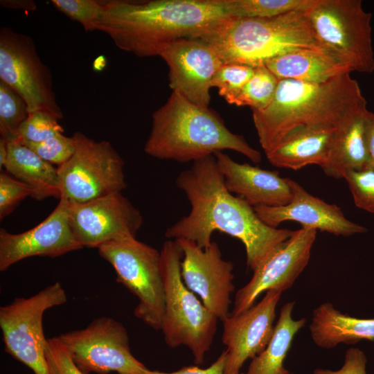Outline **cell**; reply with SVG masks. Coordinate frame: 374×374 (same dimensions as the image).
<instances>
[{
  "instance_id": "cell-1",
  "label": "cell",
  "mask_w": 374,
  "mask_h": 374,
  "mask_svg": "<svg viewBox=\"0 0 374 374\" xmlns=\"http://www.w3.org/2000/svg\"><path fill=\"white\" fill-rule=\"evenodd\" d=\"M176 184L186 194L191 208L188 215L166 229L168 238L188 240L205 249L212 242L214 231L225 233L243 243L247 267L253 271L294 233L267 225L246 200L233 195L213 155L194 161L179 174Z\"/></svg>"
},
{
  "instance_id": "cell-2",
  "label": "cell",
  "mask_w": 374,
  "mask_h": 374,
  "mask_svg": "<svg viewBox=\"0 0 374 374\" xmlns=\"http://www.w3.org/2000/svg\"><path fill=\"white\" fill-rule=\"evenodd\" d=\"M95 30L139 57L159 56L169 43L199 39L226 19L222 0L103 1Z\"/></svg>"
},
{
  "instance_id": "cell-3",
  "label": "cell",
  "mask_w": 374,
  "mask_h": 374,
  "mask_svg": "<svg viewBox=\"0 0 374 374\" xmlns=\"http://www.w3.org/2000/svg\"><path fill=\"white\" fill-rule=\"evenodd\" d=\"M367 103L357 81L345 73L322 83L279 80L275 95L264 109L252 110L265 153L287 136L306 129L337 128Z\"/></svg>"
},
{
  "instance_id": "cell-4",
  "label": "cell",
  "mask_w": 374,
  "mask_h": 374,
  "mask_svg": "<svg viewBox=\"0 0 374 374\" xmlns=\"http://www.w3.org/2000/svg\"><path fill=\"white\" fill-rule=\"evenodd\" d=\"M225 150L238 152L254 163L262 159L260 152L242 136L231 132L216 113L176 91L152 114L144 150L152 157L194 162Z\"/></svg>"
},
{
  "instance_id": "cell-5",
  "label": "cell",
  "mask_w": 374,
  "mask_h": 374,
  "mask_svg": "<svg viewBox=\"0 0 374 374\" xmlns=\"http://www.w3.org/2000/svg\"><path fill=\"white\" fill-rule=\"evenodd\" d=\"M199 39L214 48L223 64L253 67L297 49L326 51L314 33L306 9L272 17H229Z\"/></svg>"
},
{
  "instance_id": "cell-6",
  "label": "cell",
  "mask_w": 374,
  "mask_h": 374,
  "mask_svg": "<svg viewBox=\"0 0 374 374\" xmlns=\"http://www.w3.org/2000/svg\"><path fill=\"white\" fill-rule=\"evenodd\" d=\"M161 254L165 306L161 330L166 344L187 346L196 364H201L210 350L217 317L184 284L181 274L184 253L176 240L166 241Z\"/></svg>"
},
{
  "instance_id": "cell-7",
  "label": "cell",
  "mask_w": 374,
  "mask_h": 374,
  "mask_svg": "<svg viewBox=\"0 0 374 374\" xmlns=\"http://www.w3.org/2000/svg\"><path fill=\"white\" fill-rule=\"evenodd\" d=\"M306 13L326 52L351 71L374 72L372 14L361 0H314Z\"/></svg>"
},
{
  "instance_id": "cell-8",
  "label": "cell",
  "mask_w": 374,
  "mask_h": 374,
  "mask_svg": "<svg viewBox=\"0 0 374 374\" xmlns=\"http://www.w3.org/2000/svg\"><path fill=\"white\" fill-rule=\"evenodd\" d=\"M97 249L115 270L118 282L139 299L134 316L161 330L165 296L160 252L136 238L109 241Z\"/></svg>"
},
{
  "instance_id": "cell-9",
  "label": "cell",
  "mask_w": 374,
  "mask_h": 374,
  "mask_svg": "<svg viewBox=\"0 0 374 374\" xmlns=\"http://www.w3.org/2000/svg\"><path fill=\"white\" fill-rule=\"evenodd\" d=\"M72 136L75 152L57 168L61 197L71 204H82L126 188L124 161L109 141L80 132Z\"/></svg>"
},
{
  "instance_id": "cell-10",
  "label": "cell",
  "mask_w": 374,
  "mask_h": 374,
  "mask_svg": "<svg viewBox=\"0 0 374 374\" xmlns=\"http://www.w3.org/2000/svg\"><path fill=\"white\" fill-rule=\"evenodd\" d=\"M66 301L64 289L55 282L30 297H17L0 308V328L6 352L34 374H48L44 314Z\"/></svg>"
},
{
  "instance_id": "cell-11",
  "label": "cell",
  "mask_w": 374,
  "mask_h": 374,
  "mask_svg": "<svg viewBox=\"0 0 374 374\" xmlns=\"http://www.w3.org/2000/svg\"><path fill=\"white\" fill-rule=\"evenodd\" d=\"M0 80L23 98L30 114L44 111L63 118L51 71L41 60L33 38L8 26L0 28Z\"/></svg>"
},
{
  "instance_id": "cell-12",
  "label": "cell",
  "mask_w": 374,
  "mask_h": 374,
  "mask_svg": "<svg viewBox=\"0 0 374 374\" xmlns=\"http://www.w3.org/2000/svg\"><path fill=\"white\" fill-rule=\"evenodd\" d=\"M58 337L85 374H145L148 370L132 355L125 326L112 318L98 317L84 328Z\"/></svg>"
},
{
  "instance_id": "cell-13",
  "label": "cell",
  "mask_w": 374,
  "mask_h": 374,
  "mask_svg": "<svg viewBox=\"0 0 374 374\" xmlns=\"http://www.w3.org/2000/svg\"><path fill=\"white\" fill-rule=\"evenodd\" d=\"M69 213L73 232L83 247L98 248L109 241L136 238L143 223L140 211L121 192L70 204Z\"/></svg>"
},
{
  "instance_id": "cell-14",
  "label": "cell",
  "mask_w": 374,
  "mask_h": 374,
  "mask_svg": "<svg viewBox=\"0 0 374 374\" xmlns=\"http://www.w3.org/2000/svg\"><path fill=\"white\" fill-rule=\"evenodd\" d=\"M317 229L301 227L278 246L253 271L252 278L239 289L235 296L233 312L236 315L253 305L264 292H280L289 289L307 266Z\"/></svg>"
},
{
  "instance_id": "cell-15",
  "label": "cell",
  "mask_w": 374,
  "mask_h": 374,
  "mask_svg": "<svg viewBox=\"0 0 374 374\" xmlns=\"http://www.w3.org/2000/svg\"><path fill=\"white\" fill-rule=\"evenodd\" d=\"M175 240L184 253L181 274L184 284L218 319L224 321L229 316L230 296L235 290L233 263L222 258L215 241L203 249L188 240Z\"/></svg>"
},
{
  "instance_id": "cell-16",
  "label": "cell",
  "mask_w": 374,
  "mask_h": 374,
  "mask_svg": "<svg viewBox=\"0 0 374 374\" xmlns=\"http://www.w3.org/2000/svg\"><path fill=\"white\" fill-rule=\"evenodd\" d=\"M70 203L64 197L51 214L33 229L20 233L0 229V271L32 256L55 258L79 250L69 220Z\"/></svg>"
},
{
  "instance_id": "cell-17",
  "label": "cell",
  "mask_w": 374,
  "mask_h": 374,
  "mask_svg": "<svg viewBox=\"0 0 374 374\" xmlns=\"http://www.w3.org/2000/svg\"><path fill=\"white\" fill-rule=\"evenodd\" d=\"M159 56L168 67L169 86L189 101L209 108L213 78L223 64L214 48L199 39L168 44Z\"/></svg>"
},
{
  "instance_id": "cell-18",
  "label": "cell",
  "mask_w": 374,
  "mask_h": 374,
  "mask_svg": "<svg viewBox=\"0 0 374 374\" xmlns=\"http://www.w3.org/2000/svg\"><path fill=\"white\" fill-rule=\"evenodd\" d=\"M281 294L267 291L258 303L223 321L222 340L226 346V374H240L244 363L267 347L274 333L276 308Z\"/></svg>"
},
{
  "instance_id": "cell-19",
  "label": "cell",
  "mask_w": 374,
  "mask_h": 374,
  "mask_svg": "<svg viewBox=\"0 0 374 374\" xmlns=\"http://www.w3.org/2000/svg\"><path fill=\"white\" fill-rule=\"evenodd\" d=\"M287 181L292 193L289 204L280 206H253L257 215L267 225L276 228L285 221H295L302 227L343 236L367 231L364 226L347 219L336 204H328L312 195L292 179L287 178Z\"/></svg>"
},
{
  "instance_id": "cell-20",
  "label": "cell",
  "mask_w": 374,
  "mask_h": 374,
  "mask_svg": "<svg viewBox=\"0 0 374 374\" xmlns=\"http://www.w3.org/2000/svg\"><path fill=\"white\" fill-rule=\"evenodd\" d=\"M213 156L227 190L253 207L280 206L290 202L292 193L287 178L280 177L278 171L239 163L223 152Z\"/></svg>"
},
{
  "instance_id": "cell-21",
  "label": "cell",
  "mask_w": 374,
  "mask_h": 374,
  "mask_svg": "<svg viewBox=\"0 0 374 374\" xmlns=\"http://www.w3.org/2000/svg\"><path fill=\"white\" fill-rule=\"evenodd\" d=\"M368 114L369 110L365 108L337 128L327 161L321 167L326 175L340 179L347 171L366 168Z\"/></svg>"
},
{
  "instance_id": "cell-22",
  "label": "cell",
  "mask_w": 374,
  "mask_h": 374,
  "mask_svg": "<svg viewBox=\"0 0 374 374\" xmlns=\"http://www.w3.org/2000/svg\"><path fill=\"white\" fill-rule=\"evenodd\" d=\"M337 128L306 129L292 133L266 157L278 168L294 170L308 165L321 168L327 161Z\"/></svg>"
},
{
  "instance_id": "cell-23",
  "label": "cell",
  "mask_w": 374,
  "mask_h": 374,
  "mask_svg": "<svg viewBox=\"0 0 374 374\" xmlns=\"http://www.w3.org/2000/svg\"><path fill=\"white\" fill-rule=\"evenodd\" d=\"M278 80L322 83L350 69L328 53L312 48L292 51L267 60L264 64Z\"/></svg>"
},
{
  "instance_id": "cell-24",
  "label": "cell",
  "mask_w": 374,
  "mask_h": 374,
  "mask_svg": "<svg viewBox=\"0 0 374 374\" xmlns=\"http://www.w3.org/2000/svg\"><path fill=\"white\" fill-rule=\"evenodd\" d=\"M311 337L318 346L330 349L339 344H354L362 339L374 340V319L350 317L323 303L313 312Z\"/></svg>"
},
{
  "instance_id": "cell-25",
  "label": "cell",
  "mask_w": 374,
  "mask_h": 374,
  "mask_svg": "<svg viewBox=\"0 0 374 374\" xmlns=\"http://www.w3.org/2000/svg\"><path fill=\"white\" fill-rule=\"evenodd\" d=\"M8 152L3 168L8 174L29 186L32 198L39 201L50 197L60 199L57 170L51 163L19 140L8 143Z\"/></svg>"
},
{
  "instance_id": "cell-26",
  "label": "cell",
  "mask_w": 374,
  "mask_h": 374,
  "mask_svg": "<svg viewBox=\"0 0 374 374\" xmlns=\"http://www.w3.org/2000/svg\"><path fill=\"white\" fill-rule=\"evenodd\" d=\"M294 302L285 303L280 311L274 333L267 347L251 359L245 374H289L284 360L295 335L305 323V319L294 320L292 312Z\"/></svg>"
},
{
  "instance_id": "cell-27",
  "label": "cell",
  "mask_w": 374,
  "mask_h": 374,
  "mask_svg": "<svg viewBox=\"0 0 374 374\" xmlns=\"http://www.w3.org/2000/svg\"><path fill=\"white\" fill-rule=\"evenodd\" d=\"M314 0H222L231 17L265 18L309 8Z\"/></svg>"
},
{
  "instance_id": "cell-28",
  "label": "cell",
  "mask_w": 374,
  "mask_h": 374,
  "mask_svg": "<svg viewBox=\"0 0 374 374\" xmlns=\"http://www.w3.org/2000/svg\"><path fill=\"white\" fill-rule=\"evenodd\" d=\"M279 80L265 64L255 67L251 78L231 102L237 106H249L252 110L265 108L273 99Z\"/></svg>"
},
{
  "instance_id": "cell-29",
  "label": "cell",
  "mask_w": 374,
  "mask_h": 374,
  "mask_svg": "<svg viewBox=\"0 0 374 374\" xmlns=\"http://www.w3.org/2000/svg\"><path fill=\"white\" fill-rule=\"evenodd\" d=\"M30 113L23 98L0 80V134L6 142L18 139L19 128Z\"/></svg>"
},
{
  "instance_id": "cell-30",
  "label": "cell",
  "mask_w": 374,
  "mask_h": 374,
  "mask_svg": "<svg viewBox=\"0 0 374 374\" xmlns=\"http://www.w3.org/2000/svg\"><path fill=\"white\" fill-rule=\"evenodd\" d=\"M254 71L255 67L248 65L222 64L213 78L211 87L217 88L219 94L231 104Z\"/></svg>"
},
{
  "instance_id": "cell-31",
  "label": "cell",
  "mask_w": 374,
  "mask_h": 374,
  "mask_svg": "<svg viewBox=\"0 0 374 374\" xmlns=\"http://www.w3.org/2000/svg\"><path fill=\"white\" fill-rule=\"evenodd\" d=\"M58 120L46 112H32L19 128L17 140L21 143H40L63 134L64 130Z\"/></svg>"
},
{
  "instance_id": "cell-32",
  "label": "cell",
  "mask_w": 374,
  "mask_h": 374,
  "mask_svg": "<svg viewBox=\"0 0 374 374\" xmlns=\"http://www.w3.org/2000/svg\"><path fill=\"white\" fill-rule=\"evenodd\" d=\"M52 5L71 20L81 24L85 31L95 30L104 11L103 1L51 0Z\"/></svg>"
},
{
  "instance_id": "cell-33",
  "label": "cell",
  "mask_w": 374,
  "mask_h": 374,
  "mask_svg": "<svg viewBox=\"0 0 374 374\" xmlns=\"http://www.w3.org/2000/svg\"><path fill=\"white\" fill-rule=\"evenodd\" d=\"M344 179L348 185L355 205L374 213V170L364 168L347 171Z\"/></svg>"
},
{
  "instance_id": "cell-34",
  "label": "cell",
  "mask_w": 374,
  "mask_h": 374,
  "mask_svg": "<svg viewBox=\"0 0 374 374\" xmlns=\"http://www.w3.org/2000/svg\"><path fill=\"white\" fill-rule=\"evenodd\" d=\"M21 143L32 150L44 161L59 166L69 160L75 148L73 136L68 137L63 134L40 143Z\"/></svg>"
},
{
  "instance_id": "cell-35",
  "label": "cell",
  "mask_w": 374,
  "mask_h": 374,
  "mask_svg": "<svg viewBox=\"0 0 374 374\" xmlns=\"http://www.w3.org/2000/svg\"><path fill=\"white\" fill-rule=\"evenodd\" d=\"M32 190L24 182L14 179L7 172L0 174V219L10 215Z\"/></svg>"
},
{
  "instance_id": "cell-36",
  "label": "cell",
  "mask_w": 374,
  "mask_h": 374,
  "mask_svg": "<svg viewBox=\"0 0 374 374\" xmlns=\"http://www.w3.org/2000/svg\"><path fill=\"white\" fill-rule=\"evenodd\" d=\"M46 359L48 374H85L75 364L58 337L48 339Z\"/></svg>"
},
{
  "instance_id": "cell-37",
  "label": "cell",
  "mask_w": 374,
  "mask_h": 374,
  "mask_svg": "<svg viewBox=\"0 0 374 374\" xmlns=\"http://www.w3.org/2000/svg\"><path fill=\"white\" fill-rule=\"evenodd\" d=\"M366 362L363 351L357 348H350L346 353L344 362L341 368L336 371L317 368L313 374H366Z\"/></svg>"
},
{
  "instance_id": "cell-38",
  "label": "cell",
  "mask_w": 374,
  "mask_h": 374,
  "mask_svg": "<svg viewBox=\"0 0 374 374\" xmlns=\"http://www.w3.org/2000/svg\"><path fill=\"white\" fill-rule=\"evenodd\" d=\"M226 357V353L224 350L215 362L206 368H201L197 366H189L183 367L172 373H164L148 369L145 374H226L225 366Z\"/></svg>"
},
{
  "instance_id": "cell-39",
  "label": "cell",
  "mask_w": 374,
  "mask_h": 374,
  "mask_svg": "<svg viewBox=\"0 0 374 374\" xmlns=\"http://www.w3.org/2000/svg\"><path fill=\"white\" fill-rule=\"evenodd\" d=\"M0 5L9 9L29 11L35 10L37 8V5L33 0H1Z\"/></svg>"
},
{
  "instance_id": "cell-40",
  "label": "cell",
  "mask_w": 374,
  "mask_h": 374,
  "mask_svg": "<svg viewBox=\"0 0 374 374\" xmlns=\"http://www.w3.org/2000/svg\"><path fill=\"white\" fill-rule=\"evenodd\" d=\"M368 161L366 168L374 170V112L369 111Z\"/></svg>"
},
{
  "instance_id": "cell-41",
  "label": "cell",
  "mask_w": 374,
  "mask_h": 374,
  "mask_svg": "<svg viewBox=\"0 0 374 374\" xmlns=\"http://www.w3.org/2000/svg\"><path fill=\"white\" fill-rule=\"evenodd\" d=\"M8 143L1 138L0 139V168L2 169L5 166V163L8 157Z\"/></svg>"
},
{
  "instance_id": "cell-42",
  "label": "cell",
  "mask_w": 374,
  "mask_h": 374,
  "mask_svg": "<svg viewBox=\"0 0 374 374\" xmlns=\"http://www.w3.org/2000/svg\"><path fill=\"white\" fill-rule=\"evenodd\" d=\"M105 65V61L103 57H98L94 62V68L96 70H101Z\"/></svg>"
}]
</instances>
